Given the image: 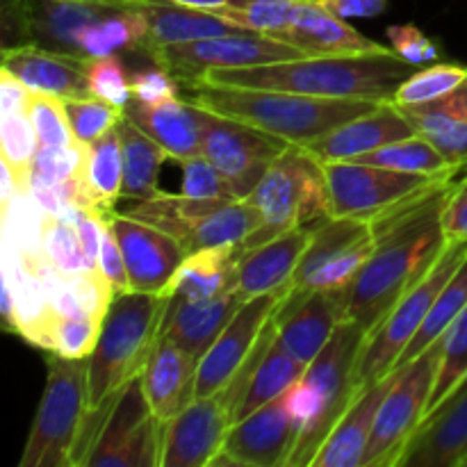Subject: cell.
Returning a JSON list of instances; mask_svg holds the SVG:
<instances>
[{"label":"cell","instance_id":"obj_25","mask_svg":"<svg viewBox=\"0 0 467 467\" xmlns=\"http://www.w3.org/2000/svg\"><path fill=\"white\" fill-rule=\"evenodd\" d=\"M123 114L132 123H137L146 135L153 137L167 150L169 158L176 162L203 155V132L208 112L185 96H176V99H169L158 105L130 100Z\"/></svg>","mask_w":467,"mask_h":467},{"label":"cell","instance_id":"obj_15","mask_svg":"<svg viewBox=\"0 0 467 467\" xmlns=\"http://www.w3.org/2000/svg\"><path fill=\"white\" fill-rule=\"evenodd\" d=\"M301 427L287 404V392L263 409L231 424L214 465L242 467H287L299 442Z\"/></svg>","mask_w":467,"mask_h":467},{"label":"cell","instance_id":"obj_22","mask_svg":"<svg viewBox=\"0 0 467 467\" xmlns=\"http://www.w3.org/2000/svg\"><path fill=\"white\" fill-rule=\"evenodd\" d=\"M315 223L283 233V235L242 254L240 263H237V295L244 301L260 295H274V292L287 295L292 276H295L301 255L313 235Z\"/></svg>","mask_w":467,"mask_h":467},{"label":"cell","instance_id":"obj_27","mask_svg":"<svg viewBox=\"0 0 467 467\" xmlns=\"http://www.w3.org/2000/svg\"><path fill=\"white\" fill-rule=\"evenodd\" d=\"M285 44L296 46L306 55L322 57V55H360L388 50L379 41L360 35L347 18L337 16L319 0H299L296 3L295 21L281 36Z\"/></svg>","mask_w":467,"mask_h":467},{"label":"cell","instance_id":"obj_51","mask_svg":"<svg viewBox=\"0 0 467 467\" xmlns=\"http://www.w3.org/2000/svg\"><path fill=\"white\" fill-rule=\"evenodd\" d=\"M27 117L35 126L41 146L76 144L62 99H55V96L48 94H35L30 108H27Z\"/></svg>","mask_w":467,"mask_h":467},{"label":"cell","instance_id":"obj_20","mask_svg":"<svg viewBox=\"0 0 467 467\" xmlns=\"http://www.w3.org/2000/svg\"><path fill=\"white\" fill-rule=\"evenodd\" d=\"M418 135L404 109L395 103H379L360 117L333 128L331 132L304 146L319 162H345L358 160L392 141Z\"/></svg>","mask_w":467,"mask_h":467},{"label":"cell","instance_id":"obj_3","mask_svg":"<svg viewBox=\"0 0 467 467\" xmlns=\"http://www.w3.org/2000/svg\"><path fill=\"white\" fill-rule=\"evenodd\" d=\"M192 103L208 112L237 119L276 135L295 146H308L333 128L372 109L369 100L319 99L295 91L254 89V87L196 85L190 87Z\"/></svg>","mask_w":467,"mask_h":467},{"label":"cell","instance_id":"obj_29","mask_svg":"<svg viewBox=\"0 0 467 467\" xmlns=\"http://www.w3.org/2000/svg\"><path fill=\"white\" fill-rule=\"evenodd\" d=\"M418 135L431 141L450 162L467 171V78L442 99L418 108H401Z\"/></svg>","mask_w":467,"mask_h":467},{"label":"cell","instance_id":"obj_44","mask_svg":"<svg viewBox=\"0 0 467 467\" xmlns=\"http://www.w3.org/2000/svg\"><path fill=\"white\" fill-rule=\"evenodd\" d=\"M44 255L50 267L62 276H80L91 272L73 222L50 214L44 231Z\"/></svg>","mask_w":467,"mask_h":467},{"label":"cell","instance_id":"obj_39","mask_svg":"<svg viewBox=\"0 0 467 467\" xmlns=\"http://www.w3.org/2000/svg\"><path fill=\"white\" fill-rule=\"evenodd\" d=\"M467 308V258L461 263V267L456 269L454 276L447 281V285L442 287L441 295H438L436 304H433L431 313L427 315L424 324L420 327V331L415 333V337L410 340V345L406 347L404 354L397 360L395 369H401L404 365L413 363L418 356H422L429 347L436 340H441L447 333V328L459 319V315ZM392 369V372H395Z\"/></svg>","mask_w":467,"mask_h":467},{"label":"cell","instance_id":"obj_11","mask_svg":"<svg viewBox=\"0 0 467 467\" xmlns=\"http://www.w3.org/2000/svg\"><path fill=\"white\" fill-rule=\"evenodd\" d=\"M149 57L153 59V64L171 71L181 85L194 87L199 78L213 68L263 67V64L306 57V53L276 36L235 30L228 35L205 36V39L150 50Z\"/></svg>","mask_w":467,"mask_h":467},{"label":"cell","instance_id":"obj_54","mask_svg":"<svg viewBox=\"0 0 467 467\" xmlns=\"http://www.w3.org/2000/svg\"><path fill=\"white\" fill-rule=\"evenodd\" d=\"M130 87L132 100H140V103L146 105H158L181 96L182 85L171 71L153 64L150 68H140L137 73H130Z\"/></svg>","mask_w":467,"mask_h":467},{"label":"cell","instance_id":"obj_58","mask_svg":"<svg viewBox=\"0 0 467 467\" xmlns=\"http://www.w3.org/2000/svg\"><path fill=\"white\" fill-rule=\"evenodd\" d=\"M342 18H377L386 14L390 0H319Z\"/></svg>","mask_w":467,"mask_h":467},{"label":"cell","instance_id":"obj_19","mask_svg":"<svg viewBox=\"0 0 467 467\" xmlns=\"http://www.w3.org/2000/svg\"><path fill=\"white\" fill-rule=\"evenodd\" d=\"M278 324V345L295 358L313 363L333 333L345 322L340 292H287L274 308Z\"/></svg>","mask_w":467,"mask_h":467},{"label":"cell","instance_id":"obj_17","mask_svg":"<svg viewBox=\"0 0 467 467\" xmlns=\"http://www.w3.org/2000/svg\"><path fill=\"white\" fill-rule=\"evenodd\" d=\"M231 429V410L222 395L199 397L162 422L160 467H208L222 451Z\"/></svg>","mask_w":467,"mask_h":467},{"label":"cell","instance_id":"obj_26","mask_svg":"<svg viewBox=\"0 0 467 467\" xmlns=\"http://www.w3.org/2000/svg\"><path fill=\"white\" fill-rule=\"evenodd\" d=\"M397 379V369L369 386L360 388L358 395L349 404V409L342 413L336 427L322 442L310 467H360L363 465L365 450H368L369 436H372L377 413L381 409V401L386 400L388 390Z\"/></svg>","mask_w":467,"mask_h":467},{"label":"cell","instance_id":"obj_53","mask_svg":"<svg viewBox=\"0 0 467 467\" xmlns=\"http://www.w3.org/2000/svg\"><path fill=\"white\" fill-rule=\"evenodd\" d=\"M85 144H67V146H41L32 162L30 176L50 178V181H64V178L78 176L85 164Z\"/></svg>","mask_w":467,"mask_h":467},{"label":"cell","instance_id":"obj_23","mask_svg":"<svg viewBox=\"0 0 467 467\" xmlns=\"http://www.w3.org/2000/svg\"><path fill=\"white\" fill-rule=\"evenodd\" d=\"M3 68L30 87L32 94L55 99H87V59L32 44H14L3 48Z\"/></svg>","mask_w":467,"mask_h":467},{"label":"cell","instance_id":"obj_61","mask_svg":"<svg viewBox=\"0 0 467 467\" xmlns=\"http://www.w3.org/2000/svg\"><path fill=\"white\" fill-rule=\"evenodd\" d=\"M461 467H467V459H465V461H463V465H461Z\"/></svg>","mask_w":467,"mask_h":467},{"label":"cell","instance_id":"obj_50","mask_svg":"<svg viewBox=\"0 0 467 467\" xmlns=\"http://www.w3.org/2000/svg\"><path fill=\"white\" fill-rule=\"evenodd\" d=\"M30 192L36 199V203L53 217L68 213L71 208H89L99 210L91 203L87 187L82 182L80 173L64 181H50V178L30 176Z\"/></svg>","mask_w":467,"mask_h":467},{"label":"cell","instance_id":"obj_13","mask_svg":"<svg viewBox=\"0 0 467 467\" xmlns=\"http://www.w3.org/2000/svg\"><path fill=\"white\" fill-rule=\"evenodd\" d=\"M287 146L290 141L237 119L214 112H208L205 119L203 158H208L228 178L237 199H249L267 169Z\"/></svg>","mask_w":467,"mask_h":467},{"label":"cell","instance_id":"obj_42","mask_svg":"<svg viewBox=\"0 0 467 467\" xmlns=\"http://www.w3.org/2000/svg\"><path fill=\"white\" fill-rule=\"evenodd\" d=\"M467 381V308L442 336V356L424 420ZM422 420V422H424Z\"/></svg>","mask_w":467,"mask_h":467},{"label":"cell","instance_id":"obj_37","mask_svg":"<svg viewBox=\"0 0 467 467\" xmlns=\"http://www.w3.org/2000/svg\"><path fill=\"white\" fill-rule=\"evenodd\" d=\"M80 178L91 203L105 213H114L123 190V149L119 128H112L87 146Z\"/></svg>","mask_w":467,"mask_h":467},{"label":"cell","instance_id":"obj_24","mask_svg":"<svg viewBox=\"0 0 467 467\" xmlns=\"http://www.w3.org/2000/svg\"><path fill=\"white\" fill-rule=\"evenodd\" d=\"M199 360L185 349L160 337L140 374L146 401L160 422L185 410L196 400Z\"/></svg>","mask_w":467,"mask_h":467},{"label":"cell","instance_id":"obj_57","mask_svg":"<svg viewBox=\"0 0 467 467\" xmlns=\"http://www.w3.org/2000/svg\"><path fill=\"white\" fill-rule=\"evenodd\" d=\"M30 87L18 80L12 71L0 67V114L27 112L32 103Z\"/></svg>","mask_w":467,"mask_h":467},{"label":"cell","instance_id":"obj_28","mask_svg":"<svg viewBox=\"0 0 467 467\" xmlns=\"http://www.w3.org/2000/svg\"><path fill=\"white\" fill-rule=\"evenodd\" d=\"M244 299L237 290L217 296L210 301H178L169 296L164 308L162 324H160V337H167L176 347L185 349L201 363L210 347L214 345L226 324L235 317Z\"/></svg>","mask_w":467,"mask_h":467},{"label":"cell","instance_id":"obj_46","mask_svg":"<svg viewBox=\"0 0 467 467\" xmlns=\"http://www.w3.org/2000/svg\"><path fill=\"white\" fill-rule=\"evenodd\" d=\"M87 89L94 99L126 109L132 100L130 73L119 55L87 59Z\"/></svg>","mask_w":467,"mask_h":467},{"label":"cell","instance_id":"obj_14","mask_svg":"<svg viewBox=\"0 0 467 467\" xmlns=\"http://www.w3.org/2000/svg\"><path fill=\"white\" fill-rule=\"evenodd\" d=\"M114 7L121 5L87 0H3V18L5 30L16 36V44H32L80 57V32Z\"/></svg>","mask_w":467,"mask_h":467},{"label":"cell","instance_id":"obj_62","mask_svg":"<svg viewBox=\"0 0 467 467\" xmlns=\"http://www.w3.org/2000/svg\"><path fill=\"white\" fill-rule=\"evenodd\" d=\"M465 383H467V381H465ZM465 383H463V386H465Z\"/></svg>","mask_w":467,"mask_h":467},{"label":"cell","instance_id":"obj_2","mask_svg":"<svg viewBox=\"0 0 467 467\" xmlns=\"http://www.w3.org/2000/svg\"><path fill=\"white\" fill-rule=\"evenodd\" d=\"M415 71L392 48L360 55H306L287 62L244 68H213L196 85L254 87L295 91L319 99L392 103L401 82ZM194 85V87H196Z\"/></svg>","mask_w":467,"mask_h":467},{"label":"cell","instance_id":"obj_38","mask_svg":"<svg viewBox=\"0 0 467 467\" xmlns=\"http://www.w3.org/2000/svg\"><path fill=\"white\" fill-rule=\"evenodd\" d=\"M50 214L30 190H21L3 203V244L16 251L32 267L46 263L44 231Z\"/></svg>","mask_w":467,"mask_h":467},{"label":"cell","instance_id":"obj_49","mask_svg":"<svg viewBox=\"0 0 467 467\" xmlns=\"http://www.w3.org/2000/svg\"><path fill=\"white\" fill-rule=\"evenodd\" d=\"M182 169V182L178 194L190 196V199H208V201H235V192H233L228 178L210 162L203 155L196 158L181 160Z\"/></svg>","mask_w":467,"mask_h":467},{"label":"cell","instance_id":"obj_8","mask_svg":"<svg viewBox=\"0 0 467 467\" xmlns=\"http://www.w3.org/2000/svg\"><path fill=\"white\" fill-rule=\"evenodd\" d=\"M467 258V242L450 240L441 258L436 260L427 276L406 292L395 308L383 317V322L365 337L363 351H360L358 365H356V383L358 388L369 386L379 379L388 377L395 369L397 360L404 354L406 347L420 331L427 315L431 313L438 295L447 285L461 263Z\"/></svg>","mask_w":467,"mask_h":467},{"label":"cell","instance_id":"obj_35","mask_svg":"<svg viewBox=\"0 0 467 467\" xmlns=\"http://www.w3.org/2000/svg\"><path fill=\"white\" fill-rule=\"evenodd\" d=\"M374 235L372 222L363 219H345V217H324L313 226L308 246L299 260L295 276H292L290 290H299L308 283L315 272L324 267L328 260L336 258L337 254L347 251L349 246L368 240Z\"/></svg>","mask_w":467,"mask_h":467},{"label":"cell","instance_id":"obj_10","mask_svg":"<svg viewBox=\"0 0 467 467\" xmlns=\"http://www.w3.org/2000/svg\"><path fill=\"white\" fill-rule=\"evenodd\" d=\"M441 356L442 337L433 342L413 363L397 369L395 383L388 390L377 413V422H374L360 467L397 465V459L406 450L410 438L418 433L420 424L427 415L433 383H436L438 368H441Z\"/></svg>","mask_w":467,"mask_h":467},{"label":"cell","instance_id":"obj_36","mask_svg":"<svg viewBox=\"0 0 467 467\" xmlns=\"http://www.w3.org/2000/svg\"><path fill=\"white\" fill-rule=\"evenodd\" d=\"M306 369H308V365H306L304 360L295 358L290 351L283 349V347L278 345L276 337L272 349L263 356V360H260L258 368H255V374L249 381V386H246L244 397L240 400L237 409L233 410L231 424H235L237 420L246 418V415L263 409L269 401L285 395L296 381H301Z\"/></svg>","mask_w":467,"mask_h":467},{"label":"cell","instance_id":"obj_33","mask_svg":"<svg viewBox=\"0 0 467 467\" xmlns=\"http://www.w3.org/2000/svg\"><path fill=\"white\" fill-rule=\"evenodd\" d=\"M146 44H149V21L135 3L114 7L99 21L89 23L78 36V50L85 59L132 53V50L144 53Z\"/></svg>","mask_w":467,"mask_h":467},{"label":"cell","instance_id":"obj_5","mask_svg":"<svg viewBox=\"0 0 467 467\" xmlns=\"http://www.w3.org/2000/svg\"><path fill=\"white\" fill-rule=\"evenodd\" d=\"M368 331L354 322H342L322 354L308 365L301 381L287 390V404L299 422L301 436L287 467H310L322 442L358 395L356 365Z\"/></svg>","mask_w":467,"mask_h":467},{"label":"cell","instance_id":"obj_12","mask_svg":"<svg viewBox=\"0 0 467 467\" xmlns=\"http://www.w3.org/2000/svg\"><path fill=\"white\" fill-rule=\"evenodd\" d=\"M160 442L162 422L137 377L117 400L82 467H160Z\"/></svg>","mask_w":467,"mask_h":467},{"label":"cell","instance_id":"obj_60","mask_svg":"<svg viewBox=\"0 0 467 467\" xmlns=\"http://www.w3.org/2000/svg\"><path fill=\"white\" fill-rule=\"evenodd\" d=\"M87 3H100V5H132L135 0H87Z\"/></svg>","mask_w":467,"mask_h":467},{"label":"cell","instance_id":"obj_48","mask_svg":"<svg viewBox=\"0 0 467 467\" xmlns=\"http://www.w3.org/2000/svg\"><path fill=\"white\" fill-rule=\"evenodd\" d=\"M100 327L103 317L96 315H73V317L55 315L53 354L64 358H89L100 336Z\"/></svg>","mask_w":467,"mask_h":467},{"label":"cell","instance_id":"obj_6","mask_svg":"<svg viewBox=\"0 0 467 467\" xmlns=\"http://www.w3.org/2000/svg\"><path fill=\"white\" fill-rule=\"evenodd\" d=\"M246 201L254 203L263 222L244 244L237 246L240 255L283 233L331 217V194L324 162L304 146L290 144Z\"/></svg>","mask_w":467,"mask_h":467},{"label":"cell","instance_id":"obj_18","mask_svg":"<svg viewBox=\"0 0 467 467\" xmlns=\"http://www.w3.org/2000/svg\"><path fill=\"white\" fill-rule=\"evenodd\" d=\"M283 296L285 295L274 292V295L254 296V299L242 304L235 317L226 324L222 336L214 340L208 354L201 358L199 374H196V400L222 395L231 386V381L251 356L265 324L272 317L274 308Z\"/></svg>","mask_w":467,"mask_h":467},{"label":"cell","instance_id":"obj_40","mask_svg":"<svg viewBox=\"0 0 467 467\" xmlns=\"http://www.w3.org/2000/svg\"><path fill=\"white\" fill-rule=\"evenodd\" d=\"M358 162L374 164V167L395 169V171L424 173V176H461L463 169L445 158L436 146L422 135L406 137L381 146L372 153L358 158Z\"/></svg>","mask_w":467,"mask_h":467},{"label":"cell","instance_id":"obj_16","mask_svg":"<svg viewBox=\"0 0 467 467\" xmlns=\"http://www.w3.org/2000/svg\"><path fill=\"white\" fill-rule=\"evenodd\" d=\"M112 226L126 260L130 292L169 295L187 251L173 235L126 213H112Z\"/></svg>","mask_w":467,"mask_h":467},{"label":"cell","instance_id":"obj_55","mask_svg":"<svg viewBox=\"0 0 467 467\" xmlns=\"http://www.w3.org/2000/svg\"><path fill=\"white\" fill-rule=\"evenodd\" d=\"M99 272L103 274L105 281L112 287L114 296L123 295V292H130L128 285V272H126V260H123L121 246H119L117 233L112 226V214L105 222L103 231V244H100V260H99Z\"/></svg>","mask_w":467,"mask_h":467},{"label":"cell","instance_id":"obj_45","mask_svg":"<svg viewBox=\"0 0 467 467\" xmlns=\"http://www.w3.org/2000/svg\"><path fill=\"white\" fill-rule=\"evenodd\" d=\"M64 109H67L68 126H71L73 137L78 144H94L99 137L119 126L123 119V109L105 103V100L87 96V99H64Z\"/></svg>","mask_w":467,"mask_h":467},{"label":"cell","instance_id":"obj_59","mask_svg":"<svg viewBox=\"0 0 467 467\" xmlns=\"http://www.w3.org/2000/svg\"><path fill=\"white\" fill-rule=\"evenodd\" d=\"M162 3H173V5H182V7H194V9H205V12H214V9L226 7L231 0H162Z\"/></svg>","mask_w":467,"mask_h":467},{"label":"cell","instance_id":"obj_52","mask_svg":"<svg viewBox=\"0 0 467 467\" xmlns=\"http://www.w3.org/2000/svg\"><path fill=\"white\" fill-rule=\"evenodd\" d=\"M388 41H390V48L400 55L404 62H409L410 67H429V64H436L442 59V50L436 41L429 39L418 26L413 23H404V26H390L386 30Z\"/></svg>","mask_w":467,"mask_h":467},{"label":"cell","instance_id":"obj_30","mask_svg":"<svg viewBox=\"0 0 467 467\" xmlns=\"http://www.w3.org/2000/svg\"><path fill=\"white\" fill-rule=\"evenodd\" d=\"M135 5L149 21L146 55L150 50L167 48L173 44H187V41L228 35V32L237 30L222 16H217L214 12H205V9L182 7V5L162 3V0H135Z\"/></svg>","mask_w":467,"mask_h":467},{"label":"cell","instance_id":"obj_7","mask_svg":"<svg viewBox=\"0 0 467 467\" xmlns=\"http://www.w3.org/2000/svg\"><path fill=\"white\" fill-rule=\"evenodd\" d=\"M87 358H48V379L18 467H71L87 415Z\"/></svg>","mask_w":467,"mask_h":467},{"label":"cell","instance_id":"obj_9","mask_svg":"<svg viewBox=\"0 0 467 467\" xmlns=\"http://www.w3.org/2000/svg\"><path fill=\"white\" fill-rule=\"evenodd\" d=\"M324 173L331 194V217L363 219V222H374L381 214L395 210L397 205L450 185L459 178L395 171L358 160L324 162Z\"/></svg>","mask_w":467,"mask_h":467},{"label":"cell","instance_id":"obj_32","mask_svg":"<svg viewBox=\"0 0 467 467\" xmlns=\"http://www.w3.org/2000/svg\"><path fill=\"white\" fill-rule=\"evenodd\" d=\"M119 135H121L123 149V190L121 199L128 201H149L162 194L158 185L160 169L167 162L169 153L146 135L137 123L123 114L119 121Z\"/></svg>","mask_w":467,"mask_h":467},{"label":"cell","instance_id":"obj_1","mask_svg":"<svg viewBox=\"0 0 467 467\" xmlns=\"http://www.w3.org/2000/svg\"><path fill=\"white\" fill-rule=\"evenodd\" d=\"M454 182L374 219L377 244L372 255L358 276L340 290L345 322L358 324L369 336L397 301L427 276L450 242L442 228V210Z\"/></svg>","mask_w":467,"mask_h":467},{"label":"cell","instance_id":"obj_43","mask_svg":"<svg viewBox=\"0 0 467 467\" xmlns=\"http://www.w3.org/2000/svg\"><path fill=\"white\" fill-rule=\"evenodd\" d=\"M467 78V67L451 62H436L410 73L400 89L395 91L392 103L397 108H418V105L433 103L450 91H454Z\"/></svg>","mask_w":467,"mask_h":467},{"label":"cell","instance_id":"obj_56","mask_svg":"<svg viewBox=\"0 0 467 467\" xmlns=\"http://www.w3.org/2000/svg\"><path fill=\"white\" fill-rule=\"evenodd\" d=\"M442 228H445L447 240H465L467 242V171L456 178L447 196L445 210H442Z\"/></svg>","mask_w":467,"mask_h":467},{"label":"cell","instance_id":"obj_47","mask_svg":"<svg viewBox=\"0 0 467 467\" xmlns=\"http://www.w3.org/2000/svg\"><path fill=\"white\" fill-rule=\"evenodd\" d=\"M0 149L3 160H7L23 178L30 181L32 162L39 150V137L27 112L0 114Z\"/></svg>","mask_w":467,"mask_h":467},{"label":"cell","instance_id":"obj_34","mask_svg":"<svg viewBox=\"0 0 467 467\" xmlns=\"http://www.w3.org/2000/svg\"><path fill=\"white\" fill-rule=\"evenodd\" d=\"M260 213L246 199L222 201L205 217H201L181 240L187 255L203 249L242 246L260 228Z\"/></svg>","mask_w":467,"mask_h":467},{"label":"cell","instance_id":"obj_21","mask_svg":"<svg viewBox=\"0 0 467 467\" xmlns=\"http://www.w3.org/2000/svg\"><path fill=\"white\" fill-rule=\"evenodd\" d=\"M465 459L467 383L420 424L395 467H461Z\"/></svg>","mask_w":467,"mask_h":467},{"label":"cell","instance_id":"obj_31","mask_svg":"<svg viewBox=\"0 0 467 467\" xmlns=\"http://www.w3.org/2000/svg\"><path fill=\"white\" fill-rule=\"evenodd\" d=\"M237 263H240L237 246L203 249L190 254L169 287V296L196 304V301H210L228 295L235 290Z\"/></svg>","mask_w":467,"mask_h":467},{"label":"cell","instance_id":"obj_41","mask_svg":"<svg viewBox=\"0 0 467 467\" xmlns=\"http://www.w3.org/2000/svg\"><path fill=\"white\" fill-rule=\"evenodd\" d=\"M296 3L299 0H231L226 7L214 9V14L237 30L281 39L295 21Z\"/></svg>","mask_w":467,"mask_h":467},{"label":"cell","instance_id":"obj_4","mask_svg":"<svg viewBox=\"0 0 467 467\" xmlns=\"http://www.w3.org/2000/svg\"><path fill=\"white\" fill-rule=\"evenodd\" d=\"M169 295L123 292L109 301L100 336L89 354L87 413L117 404L144 369L160 336Z\"/></svg>","mask_w":467,"mask_h":467}]
</instances>
